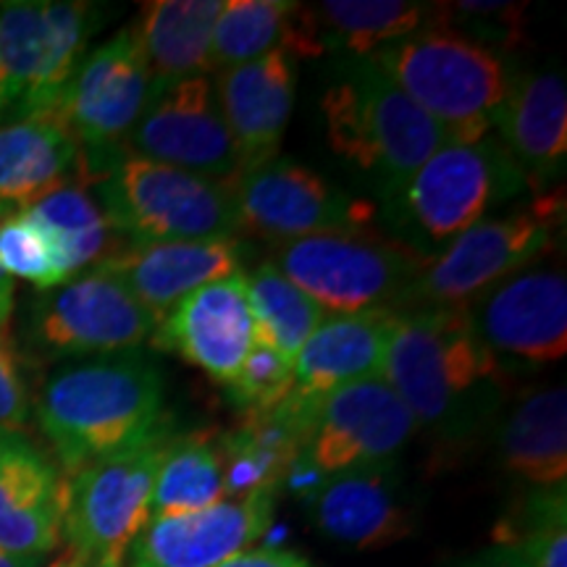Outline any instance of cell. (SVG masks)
I'll use <instances>...</instances> for the list:
<instances>
[{"mask_svg":"<svg viewBox=\"0 0 567 567\" xmlns=\"http://www.w3.org/2000/svg\"><path fill=\"white\" fill-rule=\"evenodd\" d=\"M381 379L413 413L415 429L450 444L476 434L505 394L499 360L465 308L400 313Z\"/></svg>","mask_w":567,"mask_h":567,"instance_id":"cell-1","label":"cell"},{"mask_svg":"<svg viewBox=\"0 0 567 567\" xmlns=\"http://www.w3.org/2000/svg\"><path fill=\"white\" fill-rule=\"evenodd\" d=\"M163 373L142 350L74 360L42 381L34 415L66 473L166 429Z\"/></svg>","mask_w":567,"mask_h":567,"instance_id":"cell-2","label":"cell"},{"mask_svg":"<svg viewBox=\"0 0 567 567\" xmlns=\"http://www.w3.org/2000/svg\"><path fill=\"white\" fill-rule=\"evenodd\" d=\"M321 109L331 151L373 176L384 200L450 145L442 126L368 59L347 63L323 92Z\"/></svg>","mask_w":567,"mask_h":567,"instance_id":"cell-3","label":"cell"},{"mask_svg":"<svg viewBox=\"0 0 567 567\" xmlns=\"http://www.w3.org/2000/svg\"><path fill=\"white\" fill-rule=\"evenodd\" d=\"M368 61L442 126L450 145L486 140L513 76L499 53L442 27L396 40Z\"/></svg>","mask_w":567,"mask_h":567,"instance_id":"cell-4","label":"cell"},{"mask_svg":"<svg viewBox=\"0 0 567 567\" xmlns=\"http://www.w3.org/2000/svg\"><path fill=\"white\" fill-rule=\"evenodd\" d=\"M526 176L499 142L446 145L386 200L402 243L425 258L484 221L488 208L526 187Z\"/></svg>","mask_w":567,"mask_h":567,"instance_id":"cell-5","label":"cell"},{"mask_svg":"<svg viewBox=\"0 0 567 567\" xmlns=\"http://www.w3.org/2000/svg\"><path fill=\"white\" fill-rule=\"evenodd\" d=\"M95 27L80 0L0 3V126L61 111Z\"/></svg>","mask_w":567,"mask_h":567,"instance_id":"cell-6","label":"cell"},{"mask_svg":"<svg viewBox=\"0 0 567 567\" xmlns=\"http://www.w3.org/2000/svg\"><path fill=\"white\" fill-rule=\"evenodd\" d=\"M113 231L132 245L237 237L231 189L203 176L126 155L95 182Z\"/></svg>","mask_w":567,"mask_h":567,"instance_id":"cell-7","label":"cell"},{"mask_svg":"<svg viewBox=\"0 0 567 567\" xmlns=\"http://www.w3.org/2000/svg\"><path fill=\"white\" fill-rule=\"evenodd\" d=\"M429 264L431 258L402 239L379 237L363 229L318 234L281 245L274 266L323 310L400 313L408 289Z\"/></svg>","mask_w":567,"mask_h":567,"instance_id":"cell-8","label":"cell"},{"mask_svg":"<svg viewBox=\"0 0 567 567\" xmlns=\"http://www.w3.org/2000/svg\"><path fill=\"white\" fill-rule=\"evenodd\" d=\"M158 318L122 281L92 268L27 305L24 350L42 360H90L140 350L151 342Z\"/></svg>","mask_w":567,"mask_h":567,"instance_id":"cell-9","label":"cell"},{"mask_svg":"<svg viewBox=\"0 0 567 567\" xmlns=\"http://www.w3.org/2000/svg\"><path fill=\"white\" fill-rule=\"evenodd\" d=\"M563 200L538 197L530 208L505 218H484L452 239L425 266L402 300L400 313L431 308H465L488 289L528 268L551 247Z\"/></svg>","mask_w":567,"mask_h":567,"instance_id":"cell-10","label":"cell"},{"mask_svg":"<svg viewBox=\"0 0 567 567\" xmlns=\"http://www.w3.org/2000/svg\"><path fill=\"white\" fill-rule=\"evenodd\" d=\"M151 95L153 82L134 24L87 51L59 111L80 145L82 184L101 182L126 158V140Z\"/></svg>","mask_w":567,"mask_h":567,"instance_id":"cell-11","label":"cell"},{"mask_svg":"<svg viewBox=\"0 0 567 567\" xmlns=\"http://www.w3.org/2000/svg\"><path fill=\"white\" fill-rule=\"evenodd\" d=\"M415 431V417L381 375L321 396L302 455L289 471L295 488L350 467L392 463Z\"/></svg>","mask_w":567,"mask_h":567,"instance_id":"cell-12","label":"cell"},{"mask_svg":"<svg viewBox=\"0 0 567 567\" xmlns=\"http://www.w3.org/2000/svg\"><path fill=\"white\" fill-rule=\"evenodd\" d=\"M172 439L166 425L132 450L97 460L71 476L63 513L69 551L90 563L126 551L151 517L153 484Z\"/></svg>","mask_w":567,"mask_h":567,"instance_id":"cell-13","label":"cell"},{"mask_svg":"<svg viewBox=\"0 0 567 567\" xmlns=\"http://www.w3.org/2000/svg\"><path fill=\"white\" fill-rule=\"evenodd\" d=\"M237 234L289 245L318 234L363 231L373 205L342 193L308 166L271 158L231 184Z\"/></svg>","mask_w":567,"mask_h":567,"instance_id":"cell-14","label":"cell"},{"mask_svg":"<svg viewBox=\"0 0 567 567\" xmlns=\"http://www.w3.org/2000/svg\"><path fill=\"white\" fill-rule=\"evenodd\" d=\"M126 155L179 168L226 187L243 176V158L208 76H193L153 90L126 140Z\"/></svg>","mask_w":567,"mask_h":567,"instance_id":"cell-15","label":"cell"},{"mask_svg":"<svg viewBox=\"0 0 567 567\" xmlns=\"http://www.w3.org/2000/svg\"><path fill=\"white\" fill-rule=\"evenodd\" d=\"M276 492L221 499L197 513L147 517L126 547L124 567H216L271 528Z\"/></svg>","mask_w":567,"mask_h":567,"instance_id":"cell-16","label":"cell"},{"mask_svg":"<svg viewBox=\"0 0 567 567\" xmlns=\"http://www.w3.org/2000/svg\"><path fill=\"white\" fill-rule=\"evenodd\" d=\"M151 344L200 368L218 384H231L255 344L245 274L224 276L184 295L161 318Z\"/></svg>","mask_w":567,"mask_h":567,"instance_id":"cell-17","label":"cell"},{"mask_svg":"<svg viewBox=\"0 0 567 567\" xmlns=\"http://www.w3.org/2000/svg\"><path fill=\"white\" fill-rule=\"evenodd\" d=\"M481 342L494 354L555 363L567 350V281L551 268H523L465 305Z\"/></svg>","mask_w":567,"mask_h":567,"instance_id":"cell-18","label":"cell"},{"mask_svg":"<svg viewBox=\"0 0 567 567\" xmlns=\"http://www.w3.org/2000/svg\"><path fill=\"white\" fill-rule=\"evenodd\" d=\"M305 502L318 530L342 547L386 549L410 534V507L394 460L326 476Z\"/></svg>","mask_w":567,"mask_h":567,"instance_id":"cell-19","label":"cell"},{"mask_svg":"<svg viewBox=\"0 0 567 567\" xmlns=\"http://www.w3.org/2000/svg\"><path fill=\"white\" fill-rule=\"evenodd\" d=\"M66 481L30 436L0 431V549L48 557L63 538Z\"/></svg>","mask_w":567,"mask_h":567,"instance_id":"cell-20","label":"cell"},{"mask_svg":"<svg viewBox=\"0 0 567 567\" xmlns=\"http://www.w3.org/2000/svg\"><path fill=\"white\" fill-rule=\"evenodd\" d=\"M216 101L243 158V174L276 158L297 92V63L276 51L218 71Z\"/></svg>","mask_w":567,"mask_h":567,"instance_id":"cell-21","label":"cell"},{"mask_svg":"<svg viewBox=\"0 0 567 567\" xmlns=\"http://www.w3.org/2000/svg\"><path fill=\"white\" fill-rule=\"evenodd\" d=\"M95 268L122 281L161 321L193 289L243 271V247L237 237L210 243H124Z\"/></svg>","mask_w":567,"mask_h":567,"instance_id":"cell-22","label":"cell"},{"mask_svg":"<svg viewBox=\"0 0 567 567\" xmlns=\"http://www.w3.org/2000/svg\"><path fill=\"white\" fill-rule=\"evenodd\" d=\"M71 182L82 184L80 145L59 113L0 126V224Z\"/></svg>","mask_w":567,"mask_h":567,"instance_id":"cell-23","label":"cell"},{"mask_svg":"<svg viewBox=\"0 0 567 567\" xmlns=\"http://www.w3.org/2000/svg\"><path fill=\"white\" fill-rule=\"evenodd\" d=\"M396 318L394 310L326 316L297 352L292 392L321 400L339 386L381 375Z\"/></svg>","mask_w":567,"mask_h":567,"instance_id":"cell-24","label":"cell"},{"mask_svg":"<svg viewBox=\"0 0 567 567\" xmlns=\"http://www.w3.org/2000/svg\"><path fill=\"white\" fill-rule=\"evenodd\" d=\"M505 147L526 182L557 176L567 153V90L559 74L509 76L496 113Z\"/></svg>","mask_w":567,"mask_h":567,"instance_id":"cell-25","label":"cell"},{"mask_svg":"<svg viewBox=\"0 0 567 567\" xmlns=\"http://www.w3.org/2000/svg\"><path fill=\"white\" fill-rule=\"evenodd\" d=\"M226 0H153L134 24L153 90L213 71V27Z\"/></svg>","mask_w":567,"mask_h":567,"instance_id":"cell-26","label":"cell"},{"mask_svg":"<svg viewBox=\"0 0 567 567\" xmlns=\"http://www.w3.org/2000/svg\"><path fill=\"white\" fill-rule=\"evenodd\" d=\"M502 465L530 486L567 484L565 386L528 392L515 402L499 431Z\"/></svg>","mask_w":567,"mask_h":567,"instance_id":"cell-27","label":"cell"},{"mask_svg":"<svg viewBox=\"0 0 567 567\" xmlns=\"http://www.w3.org/2000/svg\"><path fill=\"white\" fill-rule=\"evenodd\" d=\"M308 9L321 53L347 51L354 59H368L396 40L439 27V3L326 0Z\"/></svg>","mask_w":567,"mask_h":567,"instance_id":"cell-28","label":"cell"},{"mask_svg":"<svg viewBox=\"0 0 567 567\" xmlns=\"http://www.w3.org/2000/svg\"><path fill=\"white\" fill-rule=\"evenodd\" d=\"M21 216L38 226L48 245L53 247L63 279L71 281L103 264L124 243L97 203V197L80 182L45 195Z\"/></svg>","mask_w":567,"mask_h":567,"instance_id":"cell-29","label":"cell"},{"mask_svg":"<svg viewBox=\"0 0 567 567\" xmlns=\"http://www.w3.org/2000/svg\"><path fill=\"white\" fill-rule=\"evenodd\" d=\"M224 457L218 436H174L153 484L151 517L197 513L224 499Z\"/></svg>","mask_w":567,"mask_h":567,"instance_id":"cell-30","label":"cell"},{"mask_svg":"<svg viewBox=\"0 0 567 567\" xmlns=\"http://www.w3.org/2000/svg\"><path fill=\"white\" fill-rule=\"evenodd\" d=\"M245 289L255 321V342L295 360L321 326L326 310L274 264H260L250 276L245 274Z\"/></svg>","mask_w":567,"mask_h":567,"instance_id":"cell-31","label":"cell"},{"mask_svg":"<svg viewBox=\"0 0 567 567\" xmlns=\"http://www.w3.org/2000/svg\"><path fill=\"white\" fill-rule=\"evenodd\" d=\"M494 547L526 567H567V488L530 486L496 523Z\"/></svg>","mask_w":567,"mask_h":567,"instance_id":"cell-32","label":"cell"},{"mask_svg":"<svg viewBox=\"0 0 567 567\" xmlns=\"http://www.w3.org/2000/svg\"><path fill=\"white\" fill-rule=\"evenodd\" d=\"M297 3L289 0H229L213 27L210 63L224 71L239 63L287 51Z\"/></svg>","mask_w":567,"mask_h":567,"instance_id":"cell-33","label":"cell"},{"mask_svg":"<svg viewBox=\"0 0 567 567\" xmlns=\"http://www.w3.org/2000/svg\"><path fill=\"white\" fill-rule=\"evenodd\" d=\"M295 389V360L266 344H252L239 373L226 384V396L239 413H266Z\"/></svg>","mask_w":567,"mask_h":567,"instance_id":"cell-34","label":"cell"},{"mask_svg":"<svg viewBox=\"0 0 567 567\" xmlns=\"http://www.w3.org/2000/svg\"><path fill=\"white\" fill-rule=\"evenodd\" d=\"M439 27L455 30L463 38L494 51L496 48H517L526 38V6L523 3H439Z\"/></svg>","mask_w":567,"mask_h":567,"instance_id":"cell-35","label":"cell"},{"mask_svg":"<svg viewBox=\"0 0 567 567\" xmlns=\"http://www.w3.org/2000/svg\"><path fill=\"white\" fill-rule=\"evenodd\" d=\"M0 268L11 279L32 281L40 292H51L66 284L53 247L24 216H13L0 224Z\"/></svg>","mask_w":567,"mask_h":567,"instance_id":"cell-36","label":"cell"},{"mask_svg":"<svg viewBox=\"0 0 567 567\" xmlns=\"http://www.w3.org/2000/svg\"><path fill=\"white\" fill-rule=\"evenodd\" d=\"M32 415L24 365L9 331L0 329V431H21Z\"/></svg>","mask_w":567,"mask_h":567,"instance_id":"cell-37","label":"cell"},{"mask_svg":"<svg viewBox=\"0 0 567 567\" xmlns=\"http://www.w3.org/2000/svg\"><path fill=\"white\" fill-rule=\"evenodd\" d=\"M216 567H316L310 559L297 555L292 549H279V547H260V549H247L239 551L226 559V563Z\"/></svg>","mask_w":567,"mask_h":567,"instance_id":"cell-38","label":"cell"},{"mask_svg":"<svg viewBox=\"0 0 567 567\" xmlns=\"http://www.w3.org/2000/svg\"><path fill=\"white\" fill-rule=\"evenodd\" d=\"M452 567H526V565H523L515 555H509L507 549L492 547V549L481 551V555H476V557H467V559H463V563H457Z\"/></svg>","mask_w":567,"mask_h":567,"instance_id":"cell-39","label":"cell"},{"mask_svg":"<svg viewBox=\"0 0 567 567\" xmlns=\"http://www.w3.org/2000/svg\"><path fill=\"white\" fill-rule=\"evenodd\" d=\"M13 289H17V284L9 274L0 268V329H6L11 321V313H13Z\"/></svg>","mask_w":567,"mask_h":567,"instance_id":"cell-40","label":"cell"},{"mask_svg":"<svg viewBox=\"0 0 567 567\" xmlns=\"http://www.w3.org/2000/svg\"><path fill=\"white\" fill-rule=\"evenodd\" d=\"M48 557L38 555H17V551L0 549V567H45Z\"/></svg>","mask_w":567,"mask_h":567,"instance_id":"cell-41","label":"cell"},{"mask_svg":"<svg viewBox=\"0 0 567 567\" xmlns=\"http://www.w3.org/2000/svg\"><path fill=\"white\" fill-rule=\"evenodd\" d=\"M90 565H92L90 559L74 555V551H66V555L59 557L55 563H51L48 567H90Z\"/></svg>","mask_w":567,"mask_h":567,"instance_id":"cell-42","label":"cell"},{"mask_svg":"<svg viewBox=\"0 0 567 567\" xmlns=\"http://www.w3.org/2000/svg\"><path fill=\"white\" fill-rule=\"evenodd\" d=\"M124 559H126V551H111V555L95 559L90 567H124Z\"/></svg>","mask_w":567,"mask_h":567,"instance_id":"cell-43","label":"cell"}]
</instances>
